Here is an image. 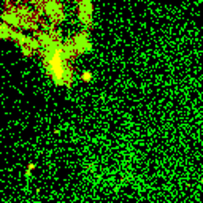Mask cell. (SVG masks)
<instances>
[{
    "mask_svg": "<svg viewBox=\"0 0 203 203\" xmlns=\"http://www.w3.org/2000/svg\"><path fill=\"white\" fill-rule=\"evenodd\" d=\"M89 27V0H0V37L51 62L81 52Z\"/></svg>",
    "mask_w": 203,
    "mask_h": 203,
    "instance_id": "cell-1",
    "label": "cell"
}]
</instances>
